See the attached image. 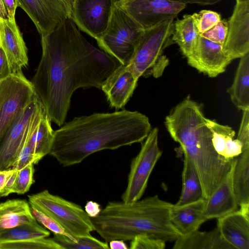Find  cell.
<instances>
[{"label":"cell","mask_w":249,"mask_h":249,"mask_svg":"<svg viewBox=\"0 0 249 249\" xmlns=\"http://www.w3.org/2000/svg\"><path fill=\"white\" fill-rule=\"evenodd\" d=\"M36 96L31 82L22 71L0 80V142L16 118Z\"/></svg>","instance_id":"9"},{"label":"cell","mask_w":249,"mask_h":249,"mask_svg":"<svg viewBox=\"0 0 249 249\" xmlns=\"http://www.w3.org/2000/svg\"><path fill=\"white\" fill-rule=\"evenodd\" d=\"M165 124L172 139L192 161L207 199L230 170L233 160L219 155L212 142V132L199 105L185 99L166 117Z\"/></svg>","instance_id":"3"},{"label":"cell","mask_w":249,"mask_h":249,"mask_svg":"<svg viewBox=\"0 0 249 249\" xmlns=\"http://www.w3.org/2000/svg\"><path fill=\"white\" fill-rule=\"evenodd\" d=\"M172 205L157 195L131 203L111 201L90 219L94 231L107 243L131 241L142 234L174 242L181 235L170 220Z\"/></svg>","instance_id":"4"},{"label":"cell","mask_w":249,"mask_h":249,"mask_svg":"<svg viewBox=\"0 0 249 249\" xmlns=\"http://www.w3.org/2000/svg\"><path fill=\"white\" fill-rule=\"evenodd\" d=\"M228 21L221 19L208 31L200 35L215 43L224 44L228 34Z\"/></svg>","instance_id":"36"},{"label":"cell","mask_w":249,"mask_h":249,"mask_svg":"<svg viewBox=\"0 0 249 249\" xmlns=\"http://www.w3.org/2000/svg\"><path fill=\"white\" fill-rule=\"evenodd\" d=\"M216 226L233 249H249V214L237 210L218 218Z\"/></svg>","instance_id":"19"},{"label":"cell","mask_w":249,"mask_h":249,"mask_svg":"<svg viewBox=\"0 0 249 249\" xmlns=\"http://www.w3.org/2000/svg\"><path fill=\"white\" fill-rule=\"evenodd\" d=\"M12 169H9L4 170H0V191L3 189L6 179L11 172Z\"/></svg>","instance_id":"44"},{"label":"cell","mask_w":249,"mask_h":249,"mask_svg":"<svg viewBox=\"0 0 249 249\" xmlns=\"http://www.w3.org/2000/svg\"><path fill=\"white\" fill-rule=\"evenodd\" d=\"M232 182L239 206L249 205V149L233 159Z\"/></svg>","instance_id":"25"},{"label":"cell","mask_w":249,"mask_h":249,"mask_svg":"<svg viewBox=\"0 0 249 249\" xmlns=\"http://www.w3.org/2000/svg\"><path fill=\"white\" fill-rule=\"evenodd\" d=\"M186 58L190 66L210 77H215L224 72L231 61L222 45L200 35L193 53Z\"/></svg>","instance_id":"15"},{"label":"cell","mask_w":249,"mask_h":249,"mask_svg":"<svg viewBox=\"0 0 249 249\" xmlns=\"http://www.w3.org/2000/svg\"><path fill=\"white\" fill-rule=\"evenodd\" d=\"M139 78L126 65H121L105 80L101 89L112 107L123 108L132 95Z\"/></svg>","instance_id":"17"},{"label":"cell","mask_w":249,"mask_h":249,"mask_svg":"<svg viewBox=\"0 0 249 249\" xmlns=\"http://www.w3.org/2000/svg\"><path fill=\"white\" fill-rule=\"evenodd\" d=\"M7 13V18L12 21L16 20V11L17 6L15 0H2Z\"/></svg>","instance_id":"41"},{"label":"cell","mask_w":249,"mask_h":249,"mask_svg":"<svg viewBox=\"0 0 249 249\" xmlns=\"http://www.w3.org/2000/svg\"><path fill=\"white\" fill-rule=\"evenodd\" d=\"M0 17L3 18H7V13L2 0H0Z\"/></svg>","instance_id":"46"},{"label":"cell","mask_w":249,"mask_h":249,"mask_svg":"<svg viewBox=\"0 0 249 249\" xmlns=\"http://www.w3.org/2000/svg\"><path fill=\"white\" fill-rule=\"evenodd\" d=\"M206 122L212 132L213 146L219 155L232 160L242 153V144L237 139H233L235 132L231 127L207 118Z\"/></svg>","instance_id":"21"},{"label":"cell","mask_w":249,"mask_h":249,"mask_svg":"<svg viewBox=\"0 0 249 249\" xmlns=\"http://www.w3.org/2000/svg\"><path fill=\"white\" fill-rule=\"evenodd\" d=\"M102 211L100 205L92 200L88 201L85 206V211L90 217H95Z\"/></svg>","instance_id":"39"},{"label":"cell","mask_w":249,"mask_h":249,"mask_svg":"<svg viewBox=\"0 0 249 249\" xmlns=\"http://www.w3.org/2000/svg\"><path fill=\"white\" fill-rule=\"evenodd\" d=\"M138 24L116 5L101 37L97 40L100 48L118 61L127 65L142 33Z\"/></svg>","instance_id":"7"},{"label":"cell","mask_w":249,"mask_h":249,"mask_svg":"<svg viewBox=\"0 0 249 249\" xmlns=\"http://www.w3.org/2000/svg\"><path fill=\"white\" fill-rule=\"evenodd\" d=\"M202 199L205 198L198 173L191 160L184 155L181 192L175 204L181 205Z\"/></svg>","instance_id":"27"},{"label":"cell","mask_w":249,"mask_h":249,"mask_svg":"<svg viewBox=\"0 0 249 249\" xmlns=\"http://www.w3.org/2000/svg\"><path fill=\"white\" fill-rule=\"evenodd\" d=\"M158 135L157 128L151 129L139 153L132 159L127 186L122 196L123 201L135 202L144 194L150 176L162 153L158 144Z\"/></svg>","instance_id":"8"},{"label":"cell","mask_w":249,"mask_h":249,"mask_svg":"<svg viewBox=\"0 0 249 249\" xmlns=\"http://www.w3.org/2000/svg\"><path fill=\"white\" fill-rule=\"evenodd\" d=\"M240 59L233 83L228 92L234 106L243 111L249 109V53Z\"/></svg>","instance_id":"24"},{"label":"cell","mask_w":249,"mask_h":249,"mask_svg":"<svg viewBox=\"0 0 249 249\" xmlns=\"http://www.w3.org/2000/svg\"><path fill=\"white\" fill-rule=\"evenodd\" d=\"M192 15L199 35L209 30L222 19L218 13L212 10H203Z\"/></svg>","instance_id":"31"},{"label":"cell","mask_w":249,"mask_h":249,"mask_svg":"<svg viewBox=\"0 0 249 249\" xmlns=\"http://www.w3.org/2000/svg\"><path fill=\"white\" fill-rule=\"evenodd\" d=\"M109 248L111 249H127L126 244L123 240L116 239L110 241L109 242Z\"/></svg>","instance_id":"43"},{"label":"cell","mask_w":249,"mask_h":249,"mask_svg":"<svg viewBox=\"0 0 249 249\" xmlns=\"http://www.w3.org/2000/svg\"><path fill=\"white\" fill-rule=\"evenodd\" d=\"M223 50L233 60L249 53V0H236Z\"/></svg>","instance_id":"14"},{"label":"cell","mask_w":249,"mask_h":249,"mask_svg":"<svg viewBox=\"0 0 249 249\" xmlns=\"http://www.w3.org/2000/svg\"><path fill=\"white\" fill-rule=\"evenodd\" d=\"M115 5L143 30L176 18L186 4L173 0H117Z\"/></svg>","instance_id":"10"},{"label":"cell","mask_w":249,"mask_h":249,"mask_svg":"<svg viewBox=\"0 0 249 249\" xmlns=\"http://www.w3.org/2000/svg\"><path fill=\"white\" fill-rule=\"evenodd\" d=\"M151 130L148 118L137 111L77 117L54 131L49 154L63 166H70L103 150L142 142Z\"/></svg>","instance_id":"2"},{"label":"cell","mask_w":249,"mask_h":249,"mask_svg":"<svg viewBox=\"0 0 249 249\" xmlns=\"http://www.w3.org/2000/svg\"><path fill=\"white\" fill-rule=\"evenodd\" d=\"M41 159L28 144L26 140L18 157L14 162L11 169L18 171L30 163L37 164Z\"/></svg>","instance_id":"34"},{"label":"cell","mask_w":249,"mask_h":249,"mask_svg":"<svg viewBox=\"0 0 249 249\" xmlns=\"http://www.w3.org/2000/svg\"><path fill=\"white\" fill-rule=\"evenodd\" d=\"M166 246L164 240L152 237L145 234L139 235L131 240V249H164Z\"/></svg>","instance_id":"33"},{"label":"cell","mask_w":249,"mask_h":249,"mask_svg":"<svg viewBox=\"0 0 249 249\" xmlns=\"http://www.w3.org/2000/svg\"><path fill=\"white\" fill-rule=\"evenodd\" d=\"M0 249H63L53 238L30 239L16 242H0Z\"/></svg>","instance_id":"30"},{"label":"cell","mask_w":249,"mask_h":249,"mask_svg":"<svg viewBox=\"0 0 249 249\" xmlns=\"http://www.w3.org/2000/svg\"><path fill=\"white\" fill-rule=\"evenodd\" d=\"M41 104L36 96L6 131L0 142V170L11 168L25 142L31 120Z\"/></svg>","instance_id":"12"},{"label":"cell","mask_w":249,"mask_h":249,"mask_svg":"<svg viewBox=\"0 0 249 249\" xmlns=\"http://www.w3.org/2000/svg\"><path fill=\"white\" fill-rule=\"evenodd\" d=\"M0 47L6 57L10 73L22 71L28 66L27 48L16 21L0 17Z\"/></svg>","instance_id":"16"},{"label":"cell","mask_w":249,"mask_h":249,"mask_svg":"<svg viewBox=\"0 0 249 249\" xmlns=\"http://www.w3.org/2000/svg\"><path fill=\"white\" fill-rule=\"evenodd\" d=\"M50 232L37 222L25 223L0 230V242H16L30 239L47 237Z\"/></svg>","instance_id":"28"},{"label":"cell","mask_w":249,"mask_h":249,"mask_svg":"<svg viewBox=\"0 0 249 249\" xmlns=\"http://www.w3.org/2000/svg\"><path fill=\"white\" fill-rule=\"evenodd\" d=\"M54 240L63 249H107L108 244L92 236L91 235L77 237L73 240L61 234H54Z\"/></svg>","instance_id":"29"},{"label":"cell","mask_w":249,"mask_h":249,"mask_svg":"<svg viewBox=\"0 0 249 249\" xmlns=\"http://www.w3.org/2000/svg\"><path fill=\"white\" fill-rule=\"evenodd\" d=\"M34 164L30 163L18 171L17 177L12 193L23 194L28 192L34 183Z\"/></svg>","instance_id":"32"},{"label":"cell","mask_w":249,"mask_h":249,"mask_svg":"<svg viewBox=\"0 0 249 249\" xmlns=\"http://www.w3.org/2000/svg\"><path fill=\"white\" fill-rule=\"evenodd\" d=\"M199 36L192 15H185L174 22L172 40L178 46L186 57L193 53Z\"/></svg>","instance_id":"26"},{"label":"cell","mask_w":249,"mask_h":249,"mask_svg":"<svg viewBox=\"0 0 249 249\" xmlns=\"http://www.w3.org/2000/svg\"><path fill=\"white\" fill-rule=\"evenodd\" d=\"M174 242V249H233L223 238L217 226L208 231L196 230Z\"/></svg>","instance_id":"22"},{"label":"cell","mask_w":249,"mask_h":249,"mask_svg":"<svg viewBox=\"0 0 249 249\" xmlns=\"http://www.w3.org/2000/svg\"><path fill=\"white\" fill-rule=\"evenodd\" d=\"M239 207L232 186L231 164L224 178L205 199L204 214L207 220L218 219L237 210Z\"/></svg>","instance_id":"18"},{"label":"cell","mask_w":249,"mask_h":249,"mask_svg":"<svg viewBox=\"0 0 249 249\" xmlns=\"http://www.w3.org/2000/svg\"><path fill=\"white\" fill-rule=\"evenodd\" d=\"M34 24L40 36L52 32L69 17L62 0H15Z\"/></svg>","instance_id":"13"},{"label":"cell","mask_w":249,"mask_h":249,"mask_svg":"<svg viewBox=\"0 0 249 249\" xmlns=\"http://www.w3.org/2000/svg\"><path fill=\"white\" fill-rule=\"evenodd\" d=\"M36 222L26 200L11 199L0 203V230Z\"/></svg>","instance_id":"23"},{"label":"cell","mask_w":249,"mask_h":249,"mask_svg":"<svg viewBox=\"0 0 249 249\" xmlns=\"http://www.w3.org/2000/svg\"><path fill=\"white\" fill-rule=\"evenodd\" d=\"M184 4H196L201 5H212L215 4L222 0H173Z\"/></svg>","instance_id":"42"},{"label":"cell","mask_w":249,"mask_h":249,"mask_svg":"<svg viewBox=\"0 0 249 249\" xmlns=\"http://www.w3.org/2000/svg\"><path fill=\"white\" fill-rule=\"evenodd\" d=\"M242 117L237 139L243 146V151L249 149V109L242 111Z\"/></svg>","instance_id":"37"},{"label":"cell","mask_w":249,"mask_h":249,"mask_svg":"<svg viewBox=\"0 0 249 249\" xmlns=\"http://www.w3.org/2000/svg\"><path fill=\"white\" fill-rule=\"evenodd\" d=\"M10 73L6 57L0 47V80L7 77Z\"/></svg>","instance_id":"40"},{"label":"cell","mask_w":249,"mask_h":249,"mask_svg":"<svg viewBox=\"0 0 249 249\" xmlns=\"http://www.w3.org/2000/svg\"><path fill=\"white\" fill-rule=\"evenodd\" d=\"M12 169L3 189L0 191V197L5 196L12 193L17 177L18 170Z\"/></svg>","instance_id":"38"},{"label":"cell","mask_w":249,"mask_h":249,"mask_svg":"<svg viewBox=\"0 0 249 249\" xmlns=\"http://www.w3.org/2000/svg\"><path fill=\"white\" fill-rule=\"evenodd\" d=\"M67 10L69 17L71 18L74 0H62Z\"/></svg>","instance_id":"45"},{"label":"cell","mask_w":249,"mask_h":249,"mask_svg":"<svg viewBox=\"0 0 249 249\" xmlns=\"http://www.w3.org/2000/svg\"><path fill=\"white\" fill-rule=\"evenodd\" d=\"M41 58L31 82L51 121L61 126L74 92L101 89L121 64L89 42L69 17L41 36Z\"/></svg>","instance_id":"1"},{"label":"cell","mask_w":249,"mask_h":249,"mask_svg":"<svg viewBox=\"0 0 249 249\" xmlns=\"http://www.w3.org/2000/svg\"><path fill=\"white\" fill-rule=\"evenodd\" d=\"M28 197L30 206L53 218L74 239L91 235L94 231L90 217L80 205L48 190Z\"/></svg>","instance_id":"6"},{"label":"cell","mask_w":249,"mask_h":249,"mask_svg":"<svg viewBox=\"0 0 249 249\" xmlns=\"http://www.w3.org/2000/svg\"><path fill=\"white\" fill-rule=\"evenodd\" d=\"M117 0H74L71 18L79 30L97 40L105 32Z\"/></svg>","instance_id":"11"},{"label":"cell","mask_w":249,"mask_h":249,"mask_svg":"<svg viewBox=\"0 0 249 249\" xmlns=\"http://www.w3.org/2000/svg\"><path fill=\"white\" fill-rule=\"evenodd\" d=\"M30 206L32 214L36 221L41 223L46 228L53 232V234H63L73 240L74 239L68 234L53 218L33 206Z\"/></svg>","instance_id":"35"},{"label":"cell","mask_w":249,"mask_h":249,"mask_svg":"<svg viewBox=\"0 0 249 249\" xmlns=\"http://www.w3.org/2000/svg\"><path fill=\"white\" fill-rule=\"evenodd\" d=\"M205 199L177 205L173 204L170 210V220L181 236L198 230L207 219L204 210Z\"/></svg>","instance_id":"20"},{"label":"cell","mask_w":249,"mask_h":249,"mask_svg":"<svg viewBox=\"0 0 249 249\" xmlns=\"http://www.w3.org/2000/svg\"><path fill=\"white\" fill-rule=\"evenodd\" d=\"M174 22V18H170L143 31L126 65L138 78L150 75L157 78L162 74L169 62L163 52L173 43Z\"/></svg>","instance_id":"5"}]
</instances>
